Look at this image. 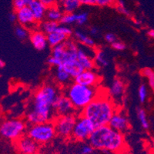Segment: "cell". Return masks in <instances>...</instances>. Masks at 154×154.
<instances>
[{
	"label": "cell",
	"mask_w": 154,
	"mask_h": 154,
	"mask_svg": "<svg viewBox=\"0 0 154 154\" xmlns=\"http://www.w3.org/2000/svg\"><path fill=\"white\" fill-rule=\"evenodd\" d=\"M59 95L57 88L53 85H44L37 89L26 114L27 122L30 126L53 120L55 114L53 105Z\"/></svg>",
	"instance_id": "6da1fadb"
},
{
	"label": "cell",
	"mask_w": 154,
	"mask_h": 154,
	"mask_svg": "<svg viewBox=\"0 0 154 154\" xmlns=\"http://www.w3.org/2000/svg\"><path fill=\"white\" fill-rule=\"evenodd\" d=\"M116 104L109 96L99 95L80 112V115L91 120L96 127L106 126L116 112Z\"/></svg>",
	"instance_id": "7a4b0ae2"
},
{
	"label": "cell",
	"mask_w": 154,
	"mask_h": 154,
	"mask_svg": "<svg viewBox=\"0 0 154 154\" xmlns=\"http://www.w3.org/2000/svg\"><path fill=\"white\" fill-rule=\"evenodd\" d=\"M88 140L93 149L100 150L118 152L125 145L123 133L112 130L108 125L96 127Z\"/></svg>",
	"instance_id": "3957f363"
},
{
	"label": "cell",
	"mask_w": 154,
	"mask_h": 154,
	"mask_svg": "<svg viewBox=\"0 0 154 154\" xmlns=\"http://www.w3.org/2000/svg\"><path fill=\"white\" fill-rule=\"evenodd\" d=\"M98 94L96 88L88 87L74 82L67 87L65 95L72 103L75 110H79L81 112Z\"/></svg>",
	"instance_id": "277c9868"
},
{
	"label": "cell",
	"mask_w": 154,
	"mask_h": 154,
	"mask_svg": "<svg viewBox=\"0 0 154 154\" xmlns=\"http://www.w3.org/2000/svg\"><path fill=\"white\" fill-rule=\"evenodd\" d=\"M56 135L53 122L32 125L27 130V136L38 144H45L53 140Z\"/></svg>",
	"instance_id": "5b68a950"
},
{
	"label": "cell",
	"mask_w": 154,
	"mask_h": 154,
	"mask_svg": "<svg viewBox=\"0 0 154 154\" xmlns=\"http://www.w3.org/2000/svg\"><path fill=\"white\" fill-rule=\"evenodd\" d=\"M26 131V124L23 119H9L0 126V134L8 140H17Z\"/></svg>",
	"instance_id": "8992f818"
},
{
	"label": "cell",
	"mask_w": 154,
	"mask_h": 154,
	"mask_svg": "<svg viewBox=\"0 0 154 154\" xmlns=\"http://www.w3.org/2000/svg\"><path fill=\"white\" fill-rule=\"evenodd\" d=\"M96 128L91 120L80 115L77 117L71 137L77 141H84L89 138Z\"/></svg>",
	"instance_id": "52a82bcc"
},
{
	"label": "cell",
	"mask_w": 154,
	"mask_h": 154,
	"mask_svg": "<svg viewBox=\"0 0 154 154\" xmlns=\"http://www.w3.org/2000/svg\"><path fill=\"white\" fill-rule=\"evenodd\" d=\"M76 119L75 114L57 116L53 122L56 134L63 138L71 137Z\"/></svg>",
	"instance_id": "ba28073f"
},
{
	"label": "cell",
	"mask_w": 154,
	"mask_h": 154,
	"mask_svg": "<svg viewBox=\"0 0 154 154\" xmlns=\"http://www.w3.org/2000/svg\"><path fill=\"white\" fill-rule=\"evenodd\" d=\"M53 112L56 116L72 115L75 114V109L66 95H59L55 100L53 105Z\"/></svg>",
	"instance_id": "9c48e42d"
},
{
	"label": "cell",
	"mask_w": 154,
	"mask_h": 154,
	"mask_svg": "<svg viewBox=\"0 0 154 154\" xmlns=\"http://www.w3.org/2000/svg\"><path fill=\"white\" fill-rule=\"evenodd\" d=\"M16 146L17 150L22 154H36L39 149V144L28 136H23L18 139Z\"/></svg>",
	"instance_id": "30bf717a"
},
{
	"label": "cell",
	"mask_w": 154,
	"mask_h": 154,
	"mask_svg": "<svg viewBox=\"0 0 154 154\" xmlns=\"http://www.w3.org/2000/svg\"><path fill=\"white\" fill-rule=\"evenodd\" d=\"M108 126H110L112 130L123 134L130 129V122L123 112L116 111L111 117Z\"/></svg>",
	"instance_id": "8fae6325"
},
{
	"label": "cell",
	"mask_w": 154,
	"mask_h": 154,
	"mask_svg": "<svg viewBox=\"0 0 154 154\" xmlns=\"http://www.w3.org/2000/svg\"><path fill=\"white\" fill-rule=\"evenodd\" d=\"M100 76L93 69L83 70L79 75L74 78L75 83L88 87H95L100 82Z\"/></svg>",
	"instance_id": "7c38bea8"
},
{
	"label": "cell",
	"mask_w": 154,
	"mask_h": 154,
	"mask_svg": "<svg viewBox=\"0 0 154 154\" xmlns=\"http://www.w3.org/2000/svg\"><path fill=\"white\" fill-rule=\"evenodd\" d=\"M126 85L119 78H116L109 89V96L114 103H119L124 96Z\"/></svg>",
	"instance_id": "4fadbf2b"
},
{
	"label": "cell",
	"mask_w": 154,
	"mask_h": 154,
	"mask_svg": "<svg viewBox=\"0 0 154 154\" xmlns=\"http://www.w3.org/2000/svg\"><path fill=\"white\" fill-rule=\"evenodd\" d=\"M16 13L17 16V21L19 22L20 26L26 27L28 29L35 27L36 22L29 6H25L20 10L17 11Z\"/></svg>",
	"instance_id": "5bb4252c"
},
{
	"label": "cell",
	"mask_w": 154,
	"mask_h": 154,
	"mask_svg": "<svg viewBox=\"0 0 154 154\" xmlns=\"http://www.w3.org/2000/svg\"><path fill=\"white\" fill-rule=\"evenodd\" d=\"M29 39L32 45L38 51L44 50L48 46L47 36L41 30H33L30 33Z\"/></svg>",
	"instance_id": "9a60e30c"
},
{
	"label": "cell",
	"mask_w": 154,
	"mask_h": 154,
	"mask_svg": "<svg viewBox=\"0 0 154 154\" xmlns=\"http://www.w3.org/2000/svg\"><path fill=\"white\" fill-rule=\"evenodd\" d=\"M77 60L84 70H91L95 68L94 58H92L86 53L84 49L79 48L77 53Z\"/></svg>",
	"instance_id": "2e32d148"
},
{
	"label": "cell",
	"mask_w": 154,
	"mask_h": 154,
	"mask_svg": "<svg viewBox=\"0 0 154 154\" xmlns=\"http://www.w3.org/2000/svg\"><path fill=\"white\" fill-rule=\"evenodd\" d=\"M29 7L33 15V17L36 23H38V22L41 23L44 18L46 17L47 9L40 2H38V0H35V2L30 4Z\"/></svg>",
	"instance_id": "e0dca14e"
},
{
	"label": "cell",
	"mask_w": 154,
	"mask_h": 154,
	"mask_svg": "<svg viewBox=\"0 0 154 154\" xmlns=\"http://www.w3.org/2000/svg\"><path fill=\"white\" fill-rule=\"evenodd\" d=\"M62 66L66 70L68 73L71 75L72 78H75L78 75L81 73L83 71V68L81 66L77 60H69L68 62H66L62 65Z\"/></svg>",
	"instance_id": "ac0fdd59"
},
{
	"label": "cell",
	"mask_w": 154,
	"mask_h": 154,
	"mask_svg": "<svg viewBox=\"0 0 154 154\" xmlns=\"http://www.w3.org/2000/svg\"><path fill=\"white\" fill-rule=\"evenodd\" d=\"M58 2H60V8L64 13H74L81 5L79 0H60Z\"/></svg>",
	"instance_id": "d6986e66"
},
{
	"label": "cell",
	"mask_w": 154,
	"mask_h": 154,
	"mask_svg": "<svg viewBox=\"0 0 154 154\" xmlns=\"http://www.w3.org/2000/svg\"><path fill=\"white\" fill-rule=\"evenodd\" d=\"M46 36H47L48 45L53 48L60 45V44L65 42L68 39V37L66 35H63V34L60 33L57 31H55L53 33L46 35Z\"/></svg>",
	"instance_id": "ffe728a7"
},
{
	"label": "cell",
	"mask_w": 154,
	"mask_h": 154,
	"mask_svg": "<svg viewBox=\"0 0 154 154\" xmlns=\"http://www.w3.org/2000/svg\"><path fill=\"white\" fill-rule=\"evenodd\" d=\"M56 79L60 84L66 85L71 81L72 77L68 73L66 70L63 68L62 66L56 67V73H55Z\"/></svg>",
	"instance_id": "44dd1931"
},
{
	"label": "cell",
	"mask_w": 154,
	"mask_h": 154,
	"mask_svg": "<svg viewBox=\"0 0 154 154\" xmlns=\"http://www.w3.org/2000/svg\"><path fill=\"white\" fill-rule=\"evenodd\" d=\"M63 14L62 12V9L59 7V5H56L53 7H51L47 9L46 13V17L47 20L49 21L56 22V23H59L61 20L62 17H63Z\"/></svg>",
	"instance_id": "7402d4cb"
},
{
	"label": "cell",
	"mask_w": 154,
	"mask_h": 154,
	"mask_svg": "<svg viewBox=\"0 0 154 154\" xmlns=\"http://www.w3.org/2000/svg\"><path fill=\"white\" fill-rule=\"evenodd\" d=\"M74 35H75V38H76V40H78L81 44L87 46V47L93 48L95 46V42L93 38L90 36L86 35V34L82 32L75 31Z\"/></svg>",
	"instance_id": "603a6c76"
},
{
	"label": "cell",
	"mask_w": 154,
	"mask_h": 154,
	"mask_svg": "<svg viewBox=\"0 0 154 154\" xmlns=\"http://www.w3.org/2000/svg\"><path fill=\"white\" fill-rule=\"evenodd\" d=\"M95 64L100 67H106L109 64L108 58L103 50H99L96 52L94 56Z\"/></svg>",
	"instance_id": "cb8c5ba5"
},
{
	"label": "cell",
	"mask_w": 154,
	"mask_h": 154,
	"mask_svg": "<svg viewBox=\"0 0 154 154\" xmlns=\"http://www.w3.org/2000/svg\"><path fill=\"white\" fill-rule=\"evenodd\" d=\"M59 26L60 25L58 23L46 20V21L42 22V23L39 26V28H40L41 31L43 32L46 35H49V34L54 32Z\"/></svg>",
	"instance_id": "d4e9b609"
},
{
	"label": "cell",
	"mask_w": 154,
	"mask_h": 154,
	"mask_svg": "<svg viewBox=\"0 0 154 154\" xmlns=\"http://www.w3.org/2000/svg\"><path fill=\"white\" fill-rule=\"evenodd\" d=\"M15 35L20 40L24 41L29 38L30 33L28 29L24 26H18L15 28Z\"/></svg>",
	"instance_id": "484cf974"
},
{
	"label": "cell",
	"mask_w": 154,
	"mask_h": 154,
	"mask_svg": "<svg viewBox=\"0 0 154 154\" xmlns=\"http://www.w3.org/2000/svg\"><path fill=\"white\" fill-rule=\"evenodd\" d=\"M137 118L140 120V124L142 126V127L145 130H148L149 127V122H148V119L146 117V111L144 109L141 108L137 109Z\"/></svg>",
	"instance_id": "4316f807"
},
{
	"label": "cell",
	"mask_w": 154,
	"mask_h": 154,
	"mask_svg": "<svg viewBox=\"0 0 154 154\" xmlns=\"http://www.w3.org/2000/svg\"><path fill=\"white\" fill-rule=\"evenodd\" d=\"M77 14L76 13H64L62 17L60 23L63 25H70L76 23Z\"/></svg>",
	"instance_id": "83f0119b"
},
{
	"label": "cell",
	"mask_w": 154,
	"mask_h": 154,
	"mask_svg": "<svg viewBox=\"0 0 154 154\" xmlns=\"http://www.w3.org/2000/svg\"><path fill=\"white\" fill-rule=\"evenodd\" d=\"M138 96L140 103H143L146 101L147 97V87L145 84H142L139 87Z\"/></svg>",
	"instance_id": "f1b7e54d"
},
{
	"label": "cell",
	"mask_w": 154,
	"mask_h": 154,
	"mask_svg": "<svg viewBox=\"0 0 154 154\" xmlns=\"http://www.w3.org/2000/svg\"><path fill=\"white\" fill-rule=\"evenodd\" d=\"M56 31L59 32L63 34V35H66L67 37H69L72 33V29L69 27L66 26H64V25H60L58 26V28L56 29Z\"/></svg>",
	"instance_id": "f546056e"
},
{
	"label": "cell",
	"mask_w": 154,
	"mask_h": 154,
	"mask_svg": "<svg viewBox=\"0 0 154 154\" xmlns=\"http://www.w3.org/2000/svg\"><path fill=\"white\" fill-rule=\"evenodd\" d=\"M88 19V13L87 12H81L77 14V25L82 26L86 23Z\"/></svg>",
	"instance_id": "4dcf8cb0"
},
{
	"label": "cell",
	"mask_w": 154,
	"mask_h": 154,
	"mask_svg": "<svg viewBox=\"0 0 154 154\" xmlns=\"http://www.w3.org/2000/svg\"><path fill=\"white\" fill-rule=\"evenodd\" d=\"M38 1L40 2L46 9L56 6L58 3V0H38Z\"/></svg>",
	"instance_id": "1f68e13d"
},
{
	"label": "cell",
	"mask_w": 154,
	"mask_h": 154,
	"mask_svg": "<svg viewBox=\"0 0 154 154\" xmlns=\"http://www.w3.org/2000/svg\"><path fill=\"white\" fill-rule=\"evenodd\" d=\"M12 5H13V8H14V9L16 12L23 9L25 6H26L24 0H13Z\"/></svg>",
	"instance_id": "d6a6232c"
},
{
	"label": "cell",
	"mask_w": 154,
	"mask_h": 154,
	"mask_svg": "<svg viewBox=\"0 0 154 154\" xmlns=\"http://www.w3.org/2000/svg\"><path fill=\"white\" fill-rule=\"evenodd\" d=\"M111 46H112V49L117 51H123L126 49V45L123 42H120V41L116 40L115 42L111 44Z\"/></svg>",
	"instance_id": "836d02e7"
},
{
	"label": "cell",
	"mask_w": 154,
	"mask_h": 154,
	"mask_svg": "<svg viewBox=\"0 0 154 154\" xmlns=\"http://www.w3.org/2000/svg\"><path fill=\"white\" fill-rule=\"evenodd\" d=\"M93 152V146L89 144V145H83V146L81 147L80 150L79 151V154H91Z\"/></svg>",
	"instance_id": "e575fe53"
},
{
	"label": "cell",
	"mask_w": 154,
	"mask_h": 154,
	"mask_svg": "<svg viewBox=\"0 0 154 154\" xmlns=\"http://www.w3.org/2000/svg\"><path fill=\"white\" fill-rule=\"evenodd\" d=\"M116 3V0H96V5L100 6H108Z\"/></svg>",
	"instance_id": "d590c367"
},
{
	"label": "cell",
	"mask_w": 154,
	"mask_h": 154,
	"mask_svg": "<svg viewBox=\"0 0 154 154\" xmlns=\"http://www.w3.org/2000/svg\"><path fill=\"white\" fill-rule=\"evenodd\" d=\"M154 73V71L151 68H149V67H146V68H143V69H141L140 71V74L143 75V77H146V78H149L151 75Z\"/></svg>",
	"instance_id": "8d00e7d4"
},
{
	"label": "cell",
	"mask_w": 154,
	"mask_h": 154,
	"mask_svg": "<svg viewBox=\"0 0 154 154\" xmlns=\"http://www.w3.org/2000/svg\"><path fill=\"white\" fill-rule=\"evenodd\" d=\"M47 63L49 65L51 66L58 67V66H61V63H60V62L57 59H56V58H54L53 56H51L48 59Z\"/></svg>",
	"instance_id": "74e56055"
},
{
	"label": "cell",
	"mask_w": 154,
	"mask_h": 154,
	"mask_svg": "<svg viewBox=\"0 0 154 154\" xmlns=\"http://www.w3.org/2000/svg\"><path fill=\"white\" fill-rule=\"evenodd\" d=\"M105 40L108 43L112 44L113 42H115L116 41V36L115 34L109 32V33H106L105 35Z\"/></svg>",
	"instance_id": "f35d334b"
},
{
	"label": "cell",
	"mask_w": 154,
	"mask_h": 154,
	"mask_svg": "<svg viewBox=\"0 0 154 154\" xmlns=\"http://www.w3.org/2000/svg\"><path fill=\"white\" fill-rule=\"evenodd\" d=\"M116 8H117V10L119 11L120 13H122V14L123 15H126V16H130V12L127 10V9H126L125 6H120V5H117L116 6Z\"/></svg>",
	"instance_id": "ab89813d"
},
{
	"label": "cell",
	"mask_w": 154,
	"mask_h": 154,
	"mask_svg": "<svg viewBox=\"0 0 154 154\" xmlns=\"http://www.w3.org/2000/svg\"><path fill=\"white\" fill-rule=\"evenodd\" d=\"M81 5H96V0H79Z\"/></svg>",
	"instance_id": "60d3db41"
},
{
	"label": "cell",
	"mask_w": 154,
	"mask_h": 154,
	"mask_svg": "<svg viewBox=\"0 0 154 154\" xmlns=\"http://www.w3.org/2000/svg\"><path fill=\"white\" fill-rule=\"evenodd\" d=\"M148 79V82H149V86L151 88V89L152 90V92L154 93V73L152 75H151Z\"/></svg>",
	"instance_id": "b9f144b4"
},
{
	"label": "cell",
	"mask_w": 154,
	"mask_h": 154,
	"mask_svg": "<svg viewBox=\"0 0 154 154\" xmlns=\"http://www.w3.org/2000/svg\"><path fill=\"white\" fill-rule=\"evenodd\" d=\"M9 19L11 23H15L17 21V16H16V13L15 12H11L9 15Z\"/></svg>",
	"instance_id": "7bdbcfd3"
},
{
	"label": "cell",
	"mask_w": 154,
	"mask_h": 154,
	"mask_svg": "<svg viewBox=\"0 0 154 154\" xmlns=\"http://www.w3.org/2000/svg\"><path fill=\"white\" fill-rule=\"evenodd\" d=\"M90 33H91V35H96L98 33V29L96 28V27H92L90 29Z\"/></svg>",
	"instance_id": "ee69618b"
},
{
	"label": "cell",
	"mask_w": 154,
	"mask_h": 154,
	"mask_svg": "<svg viewBox=\"0 0 154 154\" xmlns=\"http://www.w3.org/2000/svg\"><path fill=\"white\" fill-rule=\"evenodd\" d=\"M147 35H149L150 38H154V29H149L147 32Z\"/></svg>",
	"instance_id": "f6af8a7d"
},
{
	"label": "cell",
	"mask_w": 154,
	"mask_h": 154,
	"mask_svg": "<svg viewBox=\"0 0 154 154\" xmlns=\"http://www.w3.org/2000/svg\"><path fill=\"white\" fill-rule=\"evenodd\" d=\"M25 3H26V6H29L31 3H32L33 2H35V0H24Z\"/></svg>",
	"instance_id": "bcb514c9"
},
{
	"label": "cell",
	"mask_w": 154,
	"mask_h": 154,
	"mask_svg": "<svg viewBox=\"0 0 154 154\" xmlns=\"http://www.w3.org/2000/svg\"><path fill=\"white\" fill-rule=\"evenodd\" d=\"M4 66H5V63H4V62L2 61V60L0 58V69L1 68H3Z\"/></svg>",
	"instance_id": "7dc6e473"
},
{
	"label": "cell",
	"mask_w": 154,
	"mask_h": 154,
	"mask_svg": "<svg viewBox=\"0 0 154 154\" xmlns=\"http://www.w3.org/2000/svg\"><path fill=\"white\" fill-rule=\"evenodd\" d=\"M152 145H153V146H154V138L152 139Z\"/></svg>",
	"instance_id": "c3c4849f"
}]
</instances>
